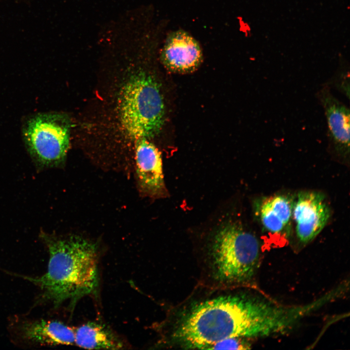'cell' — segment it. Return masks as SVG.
<instances>
[{
    "instance_id": "3",
    "label": "cell",
    "mask_w": 350,
    "mask_h": 350,
    "mask_svg": "<svg viewBox=\"0 0 350 350\" xmlns=\"http://www.w3.org/2000/svg\"><path fill=\"white\" fill-rule=\"evenodd\" d=\"M209 245L216 280L238 284L253 279L259 264L260 245L241 224L225 221L212 232Z\"/></svg>"
},
{
    "instance_id": "14",
    "label": "cell",
    "mask_w": 350,
    "mask_h": 350,
    "mask_svg": "<svg viewBox=\"0 0 350 350\" xmlns=\"http://www.w3.org/2000/svg\"><path fill=\"white\" fill-rule=\"evenodd\" d=\"M350 77L349 71L345 70H341L335 75L332 78L329 84H327L331 85L335 87L338 90L344 94L349 99L350 97Z\"/></svg>"
},
{
    "instance_id": "2",
    "label": "cell",
    "mask_w": 350,
    "mask_h": 350,
    "mask_svg": "<svg viewBox=\"0 0 350 350\" xmlns=\"http://www.w3.org/2000/svg\"><path fill=\"white\" fill-rule=\"evenodd\" d=\"M41 238L50 255L48 270L40 277L28 279L38 284L44 296L58 306L94 294L99 284L96 244L75 235L58 237L42 233Z\"/></svg>"
},
{
    "instance_id": "4",
    "label": "cell",
    "mask_w": 350,
    "mask_h": 350,
    "mask_svg": "<svg viewBox=\"0 0 350 350\" xmlns=\"http://www.w3.org/2000/svg\"><path fill=\"white\" fill-rule=\"evenodd\" d=\"M118 106L122 125L132 138L153 137L163 125L165 107L159 86L144 71L133 74L125 83Z\"/></svg>"
},
{
    "instance_id": "11",
    "label": "cell",
    "mask_w": 350,
    "mask_h": 350,
    "mask_svg": "<svg viewBox=\"0 0 350 350\" xmlns=\"http://www.w3.org/2000/svg\"><path fill=\"white\" fill-rule=\"evenodd\" d=\"M293 200L287 195L277 194L265 198L259 205V217L264 228L272 233H280L292 219Z\"/></svg>"
},
{
    "instance_id": "10",
    "label": "cell",
    "mask_w": 350,
    "mask_h": 350,
    "mask_svg": "<svg viewBox=\"0 0 350 350\" xmlns=\"http://www.w3.org/2000/svg\"><path fill=\"white\" fill-rule=\"evenodd\" d=\"M24 337L42 344L73 345L75 329L58 321L40 320L25 324L22 327Z\"/></svg>"
},
{
    "instance_id": "7",
    "label": "cell",
    "mask_w": 350,
    "mask_h": 350,
    "mask_svg": "<svg viewBox=\"0 0 350 350\" xmlns=\"http://www.w3.org/2000/svg\"><path fill=\"white\" fill-rule=\"evenodd\" d=\"M316 97L325 115L330 148L338 156L346 158L350 153V108L332 93L330 87L324 85Z\"/></svg>"
},
{
    "instance_id": "12",
    "label": "cell",
    "mask_w": 350,
    "mask_h": 350,
    "mask_svg": "<svg viewBox=\"0 0 350 350\" xmlns=\"http://www.w3.org/2000/svg\"><path fill=\"white\" fill-rule=\"evenodd\" d=\"M75 344L88 349L118 350L124 348L121 338L108 327L89 322L75 329Z\"/></svg>"
},
{
    "instance_id": "13",
    "label": "cell",
    "mask_w": 350,
    "mask_h": 350,
    "mask_svg": "<svg viewBox=\"0 0 350 350\" xmlns=\"http://www.w3.org/2000/svg\"><path fill=\"white\" fill-rule=\"evenodd\" d=\"M250 348V345L241 338H231L217 342L210 345L207 349L246 350Z\"/></svg>"
},
{
    "instance_id": "5",
    "label": "cell",
    "mask_w": 350,
    "mask_h": 350,
    "mask_svg": "<svg viewBox=\"0 0 350 350\" xmlns=\"http://www.w3.org/2000/svg\"><path fill=\"white\" fill-rule=\"evenodd\" d=\"M22 135L28 152L39 165L56 166L65 160L70 139L66 116L55 112L31 114L23 121Z\"/></svg>"
},
{
    "instance_id": "9",
    "label": "cell",
    "mask_w": 350,
    "mask_h": 350,
    "mask_svg": "<svg viewBox=\"0 0 350 350\" xmlns=\"http://www.w3.org/2000/svg\"><path fill=\"white\" fill-rule=\"evenodd\" d=\"M161 59L171 70L190 72L202 61V53L197 41L187 32L177 31L167 37L161 53Z\"/></svg>"
},
{
    "instance_id": "6",
    "label": "cell",
    "mask_w": 350,
    "mask_h": 350,
    "mask_svg": "<svg viewBox=\"0 0 350 350\" xmlns=\"http://www.w3.org/2000/svg\"><path fill=\"white\" fill-rule=\"evenodd\" d=\"M330 216V210L323 195L315 192H303L293 200L292 218L296 235L302 244H307L321 232Z\"/></svg>"
},
{
    "instance_id": "1",
    "label": "cell",
    "mask_w": 350,
    "mask_h": 350,
    "mask_svg": "<svg viewBox=\"0 0 350 350\" xmlns=\"http://www.w3.org/2000/svg\"><path fill=\"white\" fill-rule=\"evenodd\" d=\"M293 321L290 305L256 296L224 295L192 306L181 318L173 336L186 348L207 349L228 338L283 334Z\"/></svg>"
},
{
    "instance_id": "8",
    "label": "cell",
    "mask_w": 350,
    "mask_h": 350,
    "mask_svg": "<svg viewBox=\"0 0 350 350\" xmlns=\"http://www.w3.org/2000/svg\"><path fill=\"white\" fill-rule=\"evenodd\" d=\"M139 140L136 147V172L140 192L153 198L167 194L163 173L162 158L156 146L146 139Z\"/></svg>"
}]
</instances>
